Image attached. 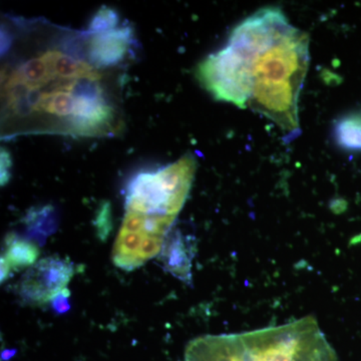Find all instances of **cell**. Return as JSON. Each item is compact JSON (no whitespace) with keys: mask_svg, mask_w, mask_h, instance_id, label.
<instances>
[{"mask_svg":"<svg viewBox=\"0 0 361 361\" xmlns=\"http://www.w3.org/2000/svg\"><path fill=\"white\" fill-rule=\"evenodd\" d=\"M310 59L307 33L277 7H266L241 21L196 75L216 99L257 111L292 141L301 134L298 101Z\"/></svg>","mask_w":361,"mask_h":361,"instance_id":"6da1fadb","label":"cell"},{"mask_svg":"<svg viewBox=\"0 0 361 361\" xmlns=\"http://www.w3.org/2000/svg\"><path fill=\"white\" fill-rule=\"evenodd\" d=\"M194 156L186 155L156 172L130 182L125 216L114 245V264L135 270L160 254L189 195L196 173Z\"/></svg>","mask_w":361,"mask_h":361,"instance_id":"7a4b0ae2","label":"cell"},{"mask_svg":"<svg viewBox=\"0 0 361 361\" xmlns=\"http://www.w3.org/2000/svg\"><path fill=\"white\" fill-rule=\"evenodd\" d=\"M248 361H338L315 318L241 334Z\"/></svg>","mask_w":361,"mask_h":361,"instance_id":"3957f363","label":"cell"},{"mask_svg":"<svg viewBox=\"0 0 361 361\" xmlns=\"http://www.w3.org/2000/svg\"><path fill=\"white\" fill-rule=\"evenodd\" d=\"M73 273L71 263L58 256L42 259L26 271L16 290L23 302L47 303L66 290Z\"/></svg>","mask_w":361,"mask_h":361,"instance_id":"277c9868","label":"cell"},{"mask_svg":"<svg viewBox=\"0 0 361 361\" xmlns=\"http://www.w3.org/2000/svg\"><path fill=\"white\" fill-rule=\"evenodd\" d=\"M185 361H248V357L241 334H220L190 342Z\"/></svg>","mask_w":361,"mask_h":361,"instance_id":"5b68a950","label":"cell"},{"mask_svg":"<svg viewBox=\"0 0 361 361\" xmlns=\"http://www.w3.org/2000/svg\"><path fill=\"white\" fill-rule=\"evenodd\" d=\"M133 42L132 28H113L92 33L87 40V56L99 68L115 66L125 59Z\"/></svg>","mask_w":361,"mask_h":361,"instance_id":"8992f818","label":"cell"},{"mask_svg":"<svg viewBox=\"0 0 361 361\" xmlns=\"http://www.w3.org/2000/svg\"><path fill=\"white\" fill-rule=\"evenodd\" d=\"M39 255V246L28 238H20L14 234L7 237L6 250L1 257V281H6L14 272L32 267Z\"/></svg>","mask_w":361,"mask_h":361,"instance_id":"52a82bcc","label":"cell"},{"mask_svg":"<svg viewBox=\"0 0 361 361\" xmlns=\"http://www.w3.org/2000/svg\"><path fill=\"white\" fill-rule=\"evenodd\" d=\"M161 261L166 269L183 281L191 279L192 247L179 232L170 234L161 249Z\"/></svg>","mask_w":361,"mask_h":361,"instance_id":"ba28073f","label":"cell"},{"mask_svg":"<svg viewBox=\"0 0 361 361\" xmlns=\"http://www.w3.org/2000/svg\"><path fill=\"white\" fill-rule=\"evenodd\" d=\"M336 142L344 149H361V116H344L334 129Z\"/></svg>","mask_w":361,"mask_h":361,"instance_id":"9c48e42d","label":"cell"},{"mask_svg":"<svg viewBox=\"0 0 361 361\" xmlns=\"http://www.w3.org/2000/svg\"><path fill=\"white\" fill-rule=\"evenodd\" d=\"M118 23V16L116 11L110 7L103 6L90 21L89 30L90 32H102L113 30Z\"/></svg>","mask_w":361,"mask_h":361,"instance_id":"30bf717a","label":"cell"},{"mask_svg":"<svg viewBox=\"0 0 361 361\" xmlns=\"http://www.w3.org/2000/svg\"><path fill=\"white\" fill-rule=\"evenodd\" d=\"M1 186H6L11 178L13 158L6 149H1Z\"/></svg>","mask_w":361,"mask_h":361,"instance_id":"8fae6325","label":"cell"},{"mask_svg":"<svg viewBox=\"0 0 361 361\" xmlns=\"http://www.w3.org/2000/svg\"><path fill=\"white\" fill-rule=\"evenodd\" d=\"M110 206L108 204L101 207L99 216H97V230L101 231V237H104V234L108 233L109 228H110Z\"/></svg>","mask_w":361,"mask_h":361,"instance_id":"7c38bea8","label":"cell"}]
</instances>
